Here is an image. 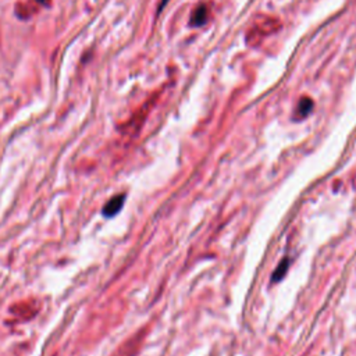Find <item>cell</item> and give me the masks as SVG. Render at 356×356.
Listing matches in <instances>:
<instances>
[{
	"label": "cell",
	"mask_w": 356,
	"mask_h": 356,
	"mask_svg": "<svg viewBox=\"0 0 356 356\" xmlns=\"http://www.w3.org/2000/svg\"><path fill=\"white\" fill-rule=\"evenodd\" d=\"M280 27H281L280 21L272 15H257L247 31V43L251 46H257L266 39L267 36L277 32Z\"/></svg>",
	"instance_id": "6da1fadb"
},
{
	"label": "cell",
	"mask_w": 356,
	"mask_h": 356,
	"mask_svg": "<svg viewBox=\"0 0 356 356\" xmlns=\"http://www.w3.org/2000/svg\"><path fill=\"white\" fill-rule=\"evenodd\" d=\"M124 202H125V193H119L116 195L112 199H109L106 205H104L103 210H102V214L104 217H114L117 213H120V210L123 209Z\"/></svg>",
	"instance_id": "7a4b0ae2"
},
{
	"label": "cell",
	"mask_w": 356,
	"mask_h": 356,
	"mask_svg": "<svg viewBox=\"0 0 356 356\" xmlns=\"http://www.w3.org/2000/svg\"><path fill=\"white\" fill-rule=\"evenodd\" d=\"M210 10L206 5H199L195 10H193L192 15H191V25L192 27H201V25L206 24V21L209 18Z\"/></svg>",
	"instance_id": "3957f363"
},
{
	"label": "cell",
	"mask_w": 356,
	"mask_h": 356,
	"mask_svg": "<svg viewBox=\"0 0 356 356\" xmlns=\"http://www.w3.org/2000/svg\"><path fill=\"white\" fill-rule=\"evenodd\" d=\"M312 109H313V102H312L310 98H302V99L299 100V103H298L297 112H295V114H297V119L298 120L305 119L306 116H309Z\"/></svg>",
	"instance_id": "277c9868"
},
{
	"label": "cell",
	"mask_w": 356,
	"mask_h": 356,
	"mask_svg": "<svg viewBox=\"0 0 356 356\" xmlns=\"http://www.w3.org/2000/svg\"><path fill=\"white\" fill-rule=\"evenodd\" d=\"M288 266H290V263H288V259H285V260H281V263L278 264L277 270L274 272V274H273L272 280L273 281H280L284 276H285V272L288 270Z\"/></svg>",
	"instance_id": "5b68a950"
},
{
	"label": "cell",
	"mask_w": 356,
	"mask_h": 356,
	"mask_svg": "<svg viewBox=\"0 0 356 356\" xmlns=\"http://www.w3.org/2000/svg\"><path fill=\"white\" fill-rule=\"evenodd\" d=\"M36 2H39V3H42V5H44V3H48L49 0H36Z\"/></svg>",
	"instance_id": "8992f818"
},
{
	"label": "cell",
	"mask_w": 356,
	"mask_h": 356,
	"mask_svg": "<svg viewBox=\"0 0 356 356\" xmlns=\"http://www.w3.org/2000/svg\"><path fill=\"white\" fill-rule=\"evenodd\" d=\"M166 2H167V0H163V3H162V6H164V5H166Z\"/></svg>",
	"instance_id": "52a82bcc"
}]
</instances>
